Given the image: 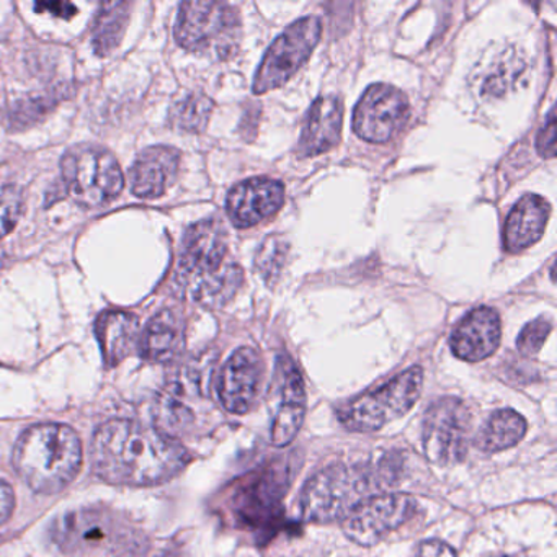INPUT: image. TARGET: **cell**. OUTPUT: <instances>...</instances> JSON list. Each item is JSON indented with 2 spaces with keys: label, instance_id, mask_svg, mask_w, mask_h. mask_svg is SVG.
<instances>
[{
  "label": "cell",
  "instance_id": "obj_1",
  "mask_svg": "<svg viewBox=\"0 0 557 557\" xmlns=\"http://www.w3.org/2000/svg\"><path fill=\"white\" fill-rule=\"evenodd\" d=\"M97 478L113 485L151 487L181 474L188 449L158 426L136 420H109L97 429L90 445Z\"/></svg>",
  "mask_w": 557,
  "mask_h": 557
},
{
  "label": "cell",
  "instance_id": "obj_2",
  "mask_svg": "<svg viewBox=\"0 0 557 557\" xmlns=\"http://www.w3.org/2000/svg\"><path fill=\"white\" fill-rule=\"evenodd\" d=\"M83 466V443L76 430L63 423H44L25 430L14 448V468L38 494L66 488Z\"/></svg>",
  "mask_w": 557,
  "mask_h": 557
},
{
  "label": "cell",
  "instance_id": "obj_3",
  "mask_svg": "<svg viewBox=\"0 0 557 557\" xmlns=\"http://www.w3.org/2000/svg\"><path fill=\"white\" fill-rule=\"evenodd\" d=\"M422 387V368H409L377 389L351 400L341 409L338 420L350 432H380L394 420L407 416L419 400Z\"/></svg>",
  "mask_w": 557,
  "mask_h": 557
},
{
  "label": "cell",
  "instance_id": "obj_4",
  "mask_svg": "<svg viewBox=\"0 0 557 557\" xmlns=\"http://www.w3.org/2000/svg\"><path fill=\"white\" fill-rule=\"evenodd\" d=\"M371 478L361 466L332 465L319 471L302 488L299 508L312 523H331L363 498L370 497Z\"/></svg>",
  "mask_w": 557,
  "mask_h": 557
},
{
  "label": "cell",
  "instance_id": "obj_5",
  "mask_svg": "<svg viewBox=\"0 0 557 557\" xmlns=\"http://www.w3.org/2000/svg\"><path fill=\"white\" fill-rule=\"evenodd\" d=\"M61 174L67 194L87 208L110 203L125 185L115 156L97 146H77L67 151L61 161Z\"/></svg>",
  "mask_w": 557,
  "mask_h": 557
},
{
  "label": "cell",
  "instance_id": "obj_6",
  "mask_svg": "<svg viewBox=\"0 0 557 557\" xmlns=\"http://www.w3.org/2000/svg\"><path fill=\"white\" fill-rule=\"evenodd\" d=\"M239 17L224 2H184L178 9L175 40L191 53L224 58L234 50Z\"/></svg>",
  "mask_w": 557,
  "mask_h": 557
},
{
  "label": "cell",
  "instance_id": "obj_7",
  "mask_svg": "<svg viewBox=\"0 0 557 557\" xmlns=\"http://www.w3.org/2000/svg\"><path fill=\"white\" fill-rule=\"evenodd\" d=\"M50 540L64 554H87L115 549L133 541V531L106 508L89 507L67 511L50 528Z\"/></svg>",
  "mask_w": 557,
  "mask_h": 557
},
{
  "label": "cell",
  "instance_id": "obj_8",
  "mask_svg": "<svg viewBox=\"0 0 557 557\" xmlns=\"http://www.w3.org/2000/svg\"><path fill=\"white\" fill-rule=\"evenodd\" d=\"M472 413L465 400L443 397L435 400L423 419L422 445L426 458L438 466H453L468 455Z\"/></svg>",
  "mask_w": 557,
  "mask_h": 557
},
{
  "label": "cell",
  "instance_id": "obj_9",
  "mask_svg": "<svg viewBox=\"0 0 557 557\" xmlns=\"http://www.w3.org/2000/svg\"><path fill=\"white\" fill-rule=\"evenodd\" d=\"M321 32L319 17H305L289 25L263 57L253 81V94L262 96L288 83L318 47Z\"/></svg>",
  "mask_w": 557,
  "mask_h": 557
},
{
  "label": "cell",
  "instance_id": "obj_10",
  "mask_svg": "<svg viewBox=\"0 0 557 557\" xmlns=\"http://www.w3.org/2000/svg\"><path fill=\"white\" fill-rule=\"evenodd\" d=\"M417 511V500L407 494L370 495L358 502L342 521L348 540L370 547L406 524Z\"/></svg>",
  "mask_w": 557,
  "mask_h": 557
},
{
  "label": "cell",
  "instance_id": "obj_11",
  "mask_svg": "<svg viewBox=\"0 0 557 557\" xmlns=\"http://www.w3.org/2000/svg\"><path fill=\"white\" fill-rule=\"evenodd\" d=\"M269 399L272 412L270 442L276 448H285L298 436L306 417L305 381L288 355L276 358Z\"/></svg>",
  "mask_w": 557,
  "mask_h": 557
},
{
  "label": "cell",
  "instance_id": "obj_12",
  "mask_svg": "<svg viewBox=\"0 0 557 557\" xmlns=\"http://www.w3.org/2000/svg\"><path fill=\"white\" fill-rule=\"evenodd\" d=\"M407 116L409 102L399 89L387 84H373L355 107L354 132L363 141L383 145L400 132Z\"/></svg>",
  "mask_w": 557,
  "mask_h": 557
},
{
  "label": "cell",
  "instance_id": "obj_13",
  "mask_svg": "<svg viewBox=\"0 0 557 557\" xmlns=\"http://www.w3.org/2000/svg\"><path fill=\"white\" fill-rule=\"evenodd\" d=\"M227 249V234L220 221H200L188 227L178 260L185 285L207 278L226 267L230 263Z\"/></svg>",
  "mask_w": 557,
  "mask_h": 557
},
{
  "label": "cell",
  "instance_id": "obj_14",
  "mask_svg": "<svg viewBox=\"0 0 557 557\" xmlns=\"http://www.w3.org/2000/svg\"><path fill=\"white\" fill-rule=\"evenodd\" d=\"M262 374V360L253 348L234 351L218 377V396L224 409L236 416L250 412L259 396Z\"/></svg>",
  "mask_w": 557,
  "mask_h": 557
},
{
  "label": "cell",
  "instance_id": "obj_15",
  "mask_svg": "<svg viewBox=\"0 0 557 557\" xmlns=\"http://www.w3.org/2000/svg\"><path fill=\"white\" fill-rule=\"evenodd\" d=\"M285 203V187L272 178H249L227 195V216L236 227H252L278 213Z\"/></svg>",
  "mask_w": 557,
  "mask_h": 557
},
{
  "label": "cell",
  "instance_id": "obj_16",
  "mask_svg": "<svg viewBox=\"0 0 557 557\" xmlns=\"http://www.w3.org/2000/svg\"><path fill=\"white\" fill-rule=\"evenodd\" d=\"M502 338L500 315L492 308L474 309L453 331L449 347L459 360L478 363L497 351Z\"/></svg>",
  "mask_w": 557,
  "mask_h": 557
},
{
  "label": "cell",
  "instance_id": "obj_17",
  "mask_svg": "<svg viewBox=\"0 0 557 557\" xmlns=\"http://www.w3.org/2000/svg\"><path fill=\"white\" fill-rule=\"evenodd\" d=\"M181 169V152L154 146L139 154L129 172L132 191L139 198L162 197L174 185Z\"/></svg>",
  "mask_w": 557,
  "mask_h": 557
},
{
  "label": "cell",
  "instance_id": "obj_18",
  "mask_svg": "<svg viewBox=\"0 0 557 557\" xmlns=\"http://www.w3.org/2000/svg\"><path fill=\"white\" fill-rule=\"evenodd\" d=\"M344 125V106L334 96H322L314 100L299 139V154L305 158L324 154L341 143Z\"/></svg>",
  "mask_w": 557,
  "mask_h": 557
},
{
  "label": "cell",
  "instance_id": "obj_19",
  "mask_svg": "<svg viewBox=\"0 0 557 557\" xmlns=\"http://www.w3.org/2000/svg\"><path fill=\"white\" fill-rule=\"evenodd\" d=\"M550 216V205L537 195H524L508 214L504 227V247L515 253L543 237Z\"/></svg>",
  "mask_w": 557,
  "mask_h": 557
},
{
  "label": "cell",
  "instance_id": "obj_20",
  "mask_svg": "<svg viewBox=\"0 0 557 557\" xmlns=\"http://www.w3.org/2000/svg\"><path fill=\"white\" fill-rule=\"evenodd\" d=\"M96 335L106 367L115 368L139 344V319L123 311L103 312L96 322Z\"/></svg>",
  "mask_w": 557,
  "mask_h": 557
},
{
  "label": "cell",
  "instance_id": "obj_21",
  "mask_svg": "<svg viewBox=\"0 0 557 557\" xmlns=\"http://www.w3.org/2000/svg\"><path fill=\"white\" fill-rule=\"evenodd\" d=\"M184 324L175 312L162 311L149 321L139 337V351L151 363H169L184 350Z\"/></svg>",
  "mask_w": 557,
  "mask_h": 557
},
{
  "label": "cell",
  "instance_id": "obj_22",
  "mask_svg": "<svg viewBox=\"0 0 557 557\" xmlns=\"http://www.w3.org/2000/svg\"><path fill=\"white\" fill-rule=\"evenodd\" d=\"M528 423L513 409H500L485 420L474 445L484 453H500L518 445L527 435Z\"/></svg>",
  "mask_w": 557,
  "mask_h": 557
},
{
  "label": "cell",
  "instance_id": "obj_23",
  "mask_svg": "<svg viewBox=\"0 0 557 557\" xmlns=\"http://www.w3.org/2000/svg\"><path fill=\"white\" fill-rule=\"evenodd\" d=\"M243 282V270L237 263L230 262L220 272L187 286L195 302L203 308L216 309L223 308L236 296Z\"/></svg>",
  "mask_w": 557,
  "mask_h": 557
},
{
  "label": "cell",
  "instance_id": "obj_24",
  "mask_svg": "<svg viewBox=\"0 0 557 557\" xmlns=\"http://www.w3.org/2000/svg\"><path fill=\"white\" fill-rule=\"evenodd\" d=\"M128 4L113 2V4H102L97 12L92 28V45L100 57L112 53L122 41L128 24Z\"/></svg>",
  "mask_w": 557,
  "mask_h": 557
},
{
  "label": "cell",
  "instance_id": "obj_25",
  "mask_svg": "<svg viewBox=\"0 0 557 557\" xmlns=\"http://www.w3.org/2000/svg\"><path fill=\"white\" fill-rule=\"evenodd\" d=\"M214 103L200 92L187 94L169 112V122L178 132L201 133L210 122Z\"/></svg>",
  "mask_w": 557,
  "mask_h": 557
},
{
  "label": "cell",
  "instance_id": "obj_26",
  "mask_svg": "<svg viewBox=\"0 0 557 557\" xmlns=\"http://www.w3.org/2000/svg\"><path fill=\"white\" fill-rule=\"evenodd\" d=\"M289 246L280 234H272L263 240L256 256V270L267 285H275L285 269Z\"/></svg>",
  "mask_w": 557,
  "mask_h": 557
},
{
  "label": "cell",
  "instance_id": "obj_27",
  "mask_svg": "<svg viewBox=\"0 0 557 557\" xmlns=\"http://www.w3.org/2000/svg\"><path fill=\"white\" fill-rule=\"evenodd\" d=\"M22 208H24V195L21 188L14 185L0 187V239L14 230L21 218Z\"/></svg>",
  "mask_w": 557,
  "mask_h": 557
},
{
  "label": "cell",
  "instance_id": "obj_28",
  "mask_svg": "<svg viewBox=\"0 0 557 557\" xmlns=\"http://www.w3.org/2000/svg\"><path fill=\"white\" fill-rule=\"evenodd\" d=\"M550 329H553V325L544 318L536 319V321L524 325L523 331L518 335V350L523 355H528V357L536 355L543 348L546 338L549 337Z\"/></svg>",
  "mask_w": 557,
  "mask_h": 557
},
{
  "label": "cell",
  "instance_id": "obj_29",
  "mask_svg": "<svg viewBox=\"0 0 557 557\" xmlns=\"http://www.w3.org/2000/svg\"><path fill=\"white\" fill-rule=\"evenodd\" d=\"M556 110L550 109L546 125L536 138V149L541 158L553 159L556 156Z\"/></svg>",
  "mask_w": 557,
  "mask_h": 557
},
{
  "label": "cell",
  "instance_id": "obj_30",
  "mask_svg": "<svg viewBox=\"0 0 557 557\" xmlns=\"http://www.w3.org/2000/svg\"><path fill=\"white\" fill-rule=\"evenodd\" d=\"M15 510V494L12 485L0 479V527L11 520Z\"/></svg>",
  "mask_w": 557,
  "mask_h": 557
},
{
  "label": "cell",
  "instance_id": "obj_31",
  "mask_svg": "<svg viewBox=\"0 0 557 557\" xmlns=\"http://www.w3.org/2000/svg\"><path fill=\"white\" fill-rule=\"evenodd\" d=\"M416 557H456V553L449 544L438 540H430L420 544Z\"/></svg>",
  "mask_w": 557,
  "mask_h": 557
},
{
  "label": "cell",
  "instance_id": "obj_32",
  "mask_svg": "<svg viewBox=\"0 0 557 557\" xmlns=\"http://www.w3.org/2000/svg\"><path fill=\"white\" fill-rule=\"evenodd\" d=\"M38 11H50L57 17L71 18L77 14V9L66 2H50V4H37Z\"/></svg>",
  "mask_w": 557,
  "mask_h": 557
}]
</instances>
